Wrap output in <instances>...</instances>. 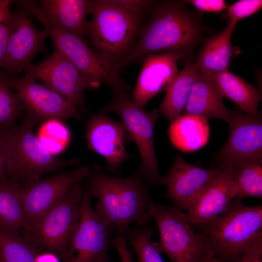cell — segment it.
I'll list each match as a JSON object with an SVG mask.
<instances>
[{
	"instance_id": "8",
	"label": "cell",
	"mask_w": 262,
	"mask_h": 262,
	"mask_svg": "<svg viewBox=\"0 0 262 262\" xmlns=\"http://www.w3.org/2000/svg\"><path fill=\"white\" fill-rule=\"evenodd\" d=\"M113 94L111 101L101 112L120 116L128 142H134L138 148L141 163L137 171L145 183L148 186L163 184V176L159 172L154 146V125L160 116L157 109L146 112L133 102L125 89Z\"/></svg>"
},
{
	"instance_id": "39",
	"label": "cell",
	"mask_w": 262,
	"mask_h": 262,
	"mask_svg": "<svg viewBox=\"0 0 262 262\" xmlns=\"http://www.w3.org/2000/svg\"><path fill=\"white\" fill-rule=\"evenodd\" d=\"M35 262H60V259L53 253L41 251L37 254Z\"/></svg>"
},
{
	"instance_id": "36",
	"label": "cell",
	"mask_w": 262,
	"mask_h": 262,
	"mask_svg": "<svg viewBox=\"0 0 262 262\" xmlns=\"http://www.w3.org/2000/svg\"><path fill=\"white\" fill-rule=\"evenodd\" d=\"M198 10L206 12L218 13L227 8L223 0H191L185 1Z\"/></svg>"
},
{
	"instance_id": "6",
	"label": "cell",
	"mask_w": 262,
	"mask_h": 262,
	"mask_svg": "<svg viewBox=\"0 0 262 262\" xmlns=\"http://www.w3.org/2000/svg\"><path fill=\"white\" fill-rule=\"evenodd\" d=\"M91 13L93 18L87 22L91 44L117 66L134 46L140 15L116 0H93Z\"/></svg>"
},
{
	"instance_id": "27",
	"label": "cell",
	"mask_w": 262,
	"mask_h": 262,
	"mask_svg": "<svg viewBox=\"0 0 262 262\" xmlns=\"http://www.w3.org/2000/svg\"><path fill=\"white\" fill-rule=\"evenodd\" d=\"M18 185L9 181L0 183V227L19 232L25 219Z\"/></svg>"
},
{
	"instance_id": "40",
	"label": "cell",
	"mask_w": 262,
	"mask_h": 262,
	"mask_svg": "<svg viewBox=\"0 0 262 262\" xmlns=\"http://www.w3.org/2000/svg\"><path fill=\"white\" fill-rule=\"evenodd\" d=\"M200 262H221L218 259L209 254L203 258Z\"/></svg>"
},
{
	"instance_id": "15",
	"label": "cell",
	"mask_w": 262,
	"mask_h": 262,
	"mask_svg": "<svg viewBox=\"0 0 262 262\" xmlns=\"http://www.w3.org/2000/svg\"><path fill=\"white\" fill-rule=\"evenodd\" d=\"M228 139L219 152L221 164L262 159V118L239 109L230 111Z\"/></svg>"
},
{
	"instance_id": "25",
	"label": "cell",
	"mask_w": 262,
	"mask_h": 262,
	"mask_svg": "<svg viewBox=\"0 0 262 262\" xmlns=\"http://www.w3.org/2000/svg\"><path fill=\"white\" fill-rule=\"evenodd\" d=\"M210 77L222 97L233 101L240 110L250 115L259 114L258 104L261 97L255 86L228 70Z\"/></svg>"
},
{
	"instance_id": "10",
	"label": "cell",
	"mask_w": 262,
	"mask_h": 262,
	"mask_svg": "<svg viewBox=\"0 0 262 262\" xmlns=\"http://www.w3.org/2000/svg\"><path fill=\"white\" fill-rule=\"evenodd\" d=\"M88 187L83 188L81 218L70 248L68 262H110L114 225L92 208Z\"/></svg>"
},
{
	"instance_id": "41",
	"label": "cell",
	"mask_w": 262,
	"mask_h": 262,
	"mask_svg": "<svg viewBox=\"0 0 262 262\" xmlns=\"http://www.w3.org/2000/svg\"><path fill=\"white\" fill-rule=\"evenodd\" d=\"M0 262H3V261H2V260L1 259V258H0Z\"/></svg>"
},
{
	"instance_id": "20",
	"label": "cell",
	"mask_w": 262,
	"mask_h": 262,
	"mask_svg": "<svg viewBox=\"0 0 262 262\" xmlns=\"http://www.w3.org/2000/svg\"><path fill=\"white\" fill-rule=\"evenodd\" d=\"M92 1L39 0L38 5L51 27L83 39L87 35L86 17L91 13Z\"/></svg>"
},
{
	"instance_id": "21",
	"label": "cell",
	"mask_w": 262,
	"mask_h": 262,
	"mask_svg": "<svg viewBox=\"0 0 262 262\" xmlns=\"http://www.w3.org/2000/svg\"><path fill=\"white\" fill-rule=\"evenodd\" d=\"M223 98L212 79L198 70L183 115L207 119L217 118L229 123L230 111L225 107Z\"/></svg>"
},
{
	"instance_id": "16",
	"label": "cell",
	"mask_w": 262,
	"mask_h": 262,
	"mask_svg": "<svg viewBox=\"0 0 262 262\" xmlns=\"http://www.w3.org/2000/svg\"><path fill=\"white\" fill-rule=\"evenodd\" d=\"M85 131L87 149L101 156L106 162L107 169L117 175L122 164L131 158L124 145L128 141L122 122L115 121L101 112L91 115Z\"/></svg>"
},
{
	"instance_id": "13",
	"label": "cell",
	"mask_w": 262,
	"mask_h": 262,
	"mask_svg": "<svg viewBox=\"0 0 262 262\" xmlns=\"http://www.w3.org/2000/svg\"><path fill=\"white\" fill-rule=\"evenodd\" d=\"M29 11L22 6L12 14L9 35L2 69L16 78L29 65L38 53H48L45 30L37 29L31 20Z\"/></svg>"
},
{
	"instance_id": "28",
	"label": "cell",
	"mask_w": 262,
	"mask_h": 262,
	"mask_svg": "<svg viewBox=\"0 0 262 262\" xmlns=\"http://www.w3.org/2000/svg\"><path fill=\"white\" fill-rule=\"evenodd\" d=\"M39 252L19 232L0 227V253L3 262H35L36 256Z\"/></svg>"
},
{
	"instance_id": "24",
	"label": "cell",
	"mask_w": 262,
	"mask_h": 262,
	"mask_svg": "<svg viewBox=\"0 0 262 262\" xmlns=\"http://www.w3.org/2000/svg\"><path fill=\"white\" fill-rule=\"evenodd\" d=\"M198 71L196 63H186L166 90L163 101L157 109L160 116L166 117L171 123L183 115Z\"/></svg>"
},
{
	"instance_id": "37",
	"label": "cell",
	"mask_w": 262,
	"mask_h": 262,
	"mask_svg": "<svg viewBox=\"0 0 262 262\" xmlns=\"http://www.w3.org/2000/svg\"><path fill=\"white\" fill-rule=\"evenodd\" d=\"M127 242L125 235L116 234L115 238L112 240V247L117 251L121 262H133Z\"/></svg>"
},
{
	"instance_id": "34",
	"label": "cell",
	"mask_w": 262,
	"mask_h": 262,
	"mask_svg": "<svg viewBox=\"0 0 262 262\" xmlns=\"http://www.w3.org/2000/svg\"><path fill=\"white\" fill-rule=\"evenodd\" d=\"M232 262H262V235L254 240L244 253Z\"/></svg>"
},
{
	"instance_id": "22",
	"label": "cell",
	"mask_w": 262,
	"mask_h": 262,
	"mask_svg": "<svg viewBox=\"0 0 262 262\" xmlns=\"http://www.w3.org/2000/svg\"><path fill=\"white\" fill-rule=\"evenodd\" d=\"M236 25L229 21L224 29L202 46L196 62L202 73L212 77L228 70L233 53L231 34Z\"/></svg>"
},
{
	"instance_id": "14",
	"label": "cell",
	"mask_w": 262,
	"mask_h": 262,
	"mask_svg": "<svg viewBox=\"0 0 262 262\" xmlns=\"http://www.w3.org/2000/svg\"><path fill=\"white\" fill-rule=\"evenodd\" d=\"M7 80L18 95L27 115L37 123L52 119H82L80 112L71 103L31 77H7Z\"/></svg>"
},
{
	"instance_id": "38",
	"label": "cell",
	"mask_w": 262,
	"mask_h": 262,
	"mask_svg": "<svg viewBox=\"0 0 262 262\" xmlns=\"http://www.w3.org/2000/svg\"><path fill=\"white\" fill-rule=\"evenodd\" d=\"M117 1L131 11L140 15L150 3L147 0H116Z\"/></svg>"
},
{
	"instance_id": "12",
	"label": "cell",
	"mask_w": 262,
	"mask_h": 262,
	"mask_svg": "<svg viewBox=\"0 0 262 262\" xmlns=\"http://www.w3.org/2000/svg\"><path fill=\"white\" fill-rule=\"evenodd\" d=\"M23 71L64 97L79 112H86L84 92L90 89L89 85L75 66L57 50Z\"/></svg>"
},
{
	"instance_id": "29",
	"label": "cell",
	"mask_w": 262,
	"mask_h": 262,
	"mask_svg": "<svg viewBox=\"0 0 262 262\" xmlns=\"http://www.w3.org/2000/svg\"><path fill=\"white\" fill-rule=\"evenodd\" d=\"M154 229L149 225L143 227H130L125 233L133 252L136 254V262H164L151 242Z\"/></svg>"
},
{
	"instance_id": "26",
	"label": "cell",
	"mask_w": 262,
	"mask_h": 262,
	"mask_svg": "<svg viewBox=\"0 0 262 262\" xmlns=\"http://www.w3.org/2000/svg\"><path fill=\"white\" fill-rule=\"evenodd\" d=\"M235 197L262 198V159L230 164Z\"/></svg>"
},
{
	"instance_id": "33",
	"label": "cell",
	"mask_w": 262,
	"mask_h": 262,
	"mask_svg": "<svg viewBox=\"0 0 262 262\" xmlns=\"http://www.w3.org/2000/svg\"><path fill=\"white\" fill-rule=\"evenodd\" d=\"M262 7L261 0H241L228 7L229 21L237 24L240 20L247 17L258 11Z\"/></svg>"
},
{
	"instance_id": "4",
	"label": "cell",
	"mask_w": 262,
	"mask_h": 262,
	"mask_svg": "<svg viewBox=\"0 0 262 262\" xmlns=\"http://www.w3.org/2000/svg\"><path fill=\"white\" fill-rule=\"evenodd\" d=\"M37 123L27 115L18 125L7 129V181L20 184L80 164L79 159H62L48 151L33 132Z\"/></svg>"
},
{
	"instance_id": "19",
	"label": "cell",
	"mask_w": 262,
	"mask_h": 262,
	"mask_svg": "<svg viewBox=\"0 0 262 262\" xmlns=\"http://www.w3.org/2000/svg\"><path fill=\"white\" fill-rule=\"evenodd\" d=\"M183 56L177 51L147 55L132 93L133 102L143 109L153 97L166 91L179 72L178 61Z\"/></svg>"
},
{
	"instance_id": "23",
	"label": "cell",
	"mask_w": 262,
	"mask_h": 262,
	"mask_svg": "<svg viewBox=\"0 0 262 262\" xmlns=\"http://www.w3.org/2000/svg\"><path fill=\"white\" fill-rule=\"evenodd\" d=\"M168 132L175 147L189 152L206 145L210 136V127L208 119L203 117L184 114L171 122Z\"/></svg>"
},
{
	"instance_id": "17",
	"label": "cell",
	"mask_w": 262,
	"mask_h": 262,
	"mask_svg": "<svg viewBox=\"0 0 262 262\" xmlns=\"http://www.w3.org/2000/svg\"><path fill=\"white\" fill-rule=\"evenodd\" d=\"M221 167L204 169L191 164L175 155L173 164L163 176L167 197L181 211H188L204 188L219 174Z\"/></svg>"
},
{
	"instance_id": "30",
	"label": "cell",
	"mask_w": 262,
	"mask_h": 262,
	"mask_svg": "<svg viewBox=\"0 0 262 262\" xmlns=\"http://www.w3.org/2000/svg\"><path fill=\"white\" fill-rule=\"evenodd\" d=\"M37 134L36 136L42 145L54 156L66 149L71 138L68 127L62 120L56 119L44 121Z\"/></svg>"
},
{
	"instance_id": "32",
	"label": "cell",
	"mask_w": 262,
	"mask_h": 262,
	"mask_svg": "<svg viewBox=\"0 0 262 262\" xmlns=\"http://www.w3.org/2000/svg\"><path fill=\"white\" fill-rule=\"evenodd\" d=\"M11 1L0 0V72L6 50L12 12L10 9Z\"/></svg>"
},
{
	"instance_id": "5",
	"label": "cell",
	"mask_w": 262,
	"mask_h": 262,
	"mask_svg": "<svg viewBox=\"0 0 262 262\" xmlns=\"http://www.w3.org/2000/svg\"><path fill=\"white\" fill-rule=\"evenodd\" d=\"M82 195L80 183L75 185L46 213L23 227L20 234L39 250L53 253L63 262H68L71 243L80 221Z\"/></svg>"
},
{
	"instance_id": "31",
	"label": "cell",
	"mask_w": 262,
	"mask_h": 262,
	"mask_svg": "<svg viewBox=\"0 0 262 262\" xmlns=\"http://www.w3.org/2000/svg\"><path fill=\"white\" fill-rule=\"evenodd\" d=\"M7 79L6 74L0 72V128L13 126L24 109L18 95Z\"/></svg>"
},
{
	"instance_id": "7",
	"label": "cell",
	"mask_w": 262,
	"mask_h": 262,
	"mask_svg": "<svg viewBox=\"0 0 262 262\" xmlns=\"http://www.w3.org/2000/svg\"><path fill=\"white\" fill-rule=\"evenodd\" d=\"M20 5L42 23L55 47L78 70L90 89L99 87L102 82L115 92L124 89L118 76L117 64L95 49L83 38L51 27L34 0H21Z\"/></svg>"
},
{
	"instance_id": "35",
	"label": "cell",
	"mask_w": 262,
	"mask_h": 262,
	"mask_svg": "<svg viewBox=\"0 0 262 262\" xmlns=\"http://www.w3.org/2000/svg\"><path fill=\"white\" fill-rule=\"evenodd\" d=\"M7 129L0 128V183L7 181Z\"/></svg>"
},
{
	"instance_id": "2",
	"label": "cell",
	"mask_w": 262,
	"mask_h": 262,
	"mask_svg": "<svg viewBox=\"0 0 262 262\" xmlns=\"http://www.w3.org/2000/svg\"><path fill=\"white\" fill-rule=\"evenodd\" d=\"M184 3L164 2L155 8L139 40L118 65V71L122 66L155 52L177 51L184 55L198 43L202 34L201 25Z\"/></svg>"
},
{
	"instance_id": "18",
	"label": "cell",
	"mask_w": 262,
	"mask_h": 262,
	"mask_svg": "<svg viewBox=\"0 0 262 262\" xmlns=\"http://www.w3.org/2000/svg\"><path fill=\"white\" fill-rule=\"evenodd\" d=\"M221 170L201 191L187 211L186 217L191 226L203 228L224 214L235 197L232 168L221 164Z\"/></svg>"
},
{
	"instance_id": "9",
	"label": "cell",
	"mask_w": 262,
	"mask_h": 262,
	"mask_svg": "<svg viewBox=\"0 0 262 262\" xmlns=\"http://www.w3.org/2000/svg\"><path fill=\"white\" fill-rule=\"evenodd\" d=\"M148 212L156 222L160 235L159 243H153L172 262H200L210 254L205 235L193 230L182 211L174 205L153 202Z\"/></svg>"
},
{
	"instance_id": "3",
	"label": "cell",
	"mask_w": 262,
	"mask_h": 262,
	"mask_svg": "<svg viewBox=\"0 0 262 262\" xmlns=\"http://www.w3.org/2000/svg\"><path fill=\"white\" fill-rule=\"evenodd\" d=\"M202 229L209 253L221 262H232L262 235V205L247 206L235 197L224 214Z\"/></svg>"
},
{
	"instance_id": "1",
	"label": "cell",
	"mask_w": 262,
	"mask_h": 262,
	"mask_svg": "<svg viewBox=\"0 0 262 262\" xmlns=\"http://www.w3.org/2000/svg\"><path fill=\"white\" fill-rule=\"evenodd\" d=\"M84 180L91 197L98 200L95 212L114 225L116 234L125 235L133 222L140 227L148 225L152 218L148 210L153 201L148 186L137 171L118 178L107 175L101 165L95 164Z\"/></svg>"
},
{
	"instance_id": "42",
	"label": "cell",
	"mask_w": 262,
	"mask_h": 262,
	"mask_svg": "<svg viewBox=\"0 0 262 262\" xmlns=\"http://www.w3.org/2000/svg\"></svg>"
},
{
	"instance_id": "11",
	"label": "cell",
	"mask_w": 262,
	"mask_h": 262,
	"mask_svg": "<svg viewBox=\"0 0 262 262\" xmlns=\"http://www.w3.org/2000/svg\"><path fill=\"white\" fill-rule=\"evenodd\" d=\"M91 167L82 165L46 178H39L18 185L25 225H30L55 206L75 185L89 174Z\"/></svg>"
}]
</instances>
